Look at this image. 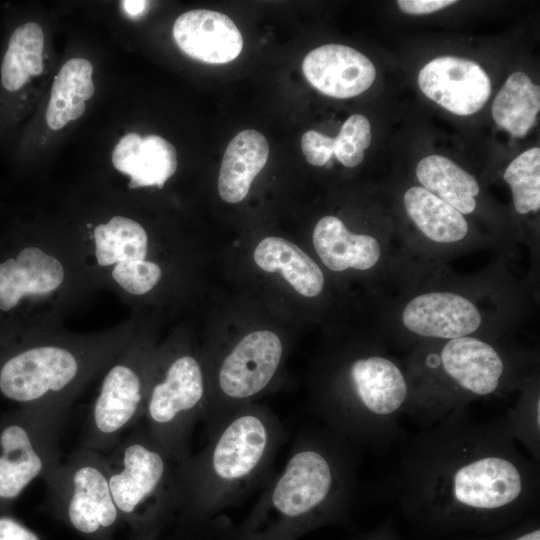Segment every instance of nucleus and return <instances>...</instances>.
Returning a JSON list of instances; mask_svg holds the SVG:
<instances>
[{
  "mask_svg": "<svg viewBox=\"0 0 540 540\" xmlns=\"http://www.w3.org/2000/svg\"><path fill=\"white\" fill-rule=\"evenodd\" d=\"M278 416L249 404L224 421L197 454L177 462V509L181 530L196 540L217 539V515L272 479L286 439Z\"/></svg>",
  "mask_w": 540,
  "mask_h": 540,
  "instance_id": "1",
  "label": "nucleus"
},
{
  "mask_svg": "<svg viewBox=\"0 0 540 540\" xmlns=\"http://www.w3.org/2000/svg\"><path fill=\"white\" fill-rule=\"evenodd\" d=\"M94 293L72 228L0 236V347L64 326Z\"/></svg>",
  "mask_w": 540,
  "mask_h": 540,
  "instance_id": "2",
  "label": "nucleus"
},
{
  "mask_svg": "<svg viewBox=\"0 0 540 540\" xmlns=\"http://www.w3.org/2000/svg\"><path fill=\"white\" fill-rule=\"evenodd\" d=\"M136 318L90 333L62 326L0 347V397L18 408L68 411L130 342Z\"/></svg>",
  "mask_w": 540,
  "mask_h": 540,
  "instance_id": "3",
  "label": "nucleus"
},
{
  "mask_svg": "<svg viewBox=\"0 0 540 540\" xmlns=\"http://www.w3.org/2000/svg\"><path fill=\"white\" fill-rule=\"evenodd\" d=\"M336 489L330 458L300 437L248 516L221 540H297L327 519Z\"/></svg>",
  "mask_w": 540,
  "mask_h": 540,
  "instance_id": "4",
  "label": "nucleus"
},
{
  "mask_svg": "<svg viewBox=\"0 0 540 540\" xmlns=\"http://www.w3.org/2000/svg\"><path fill=\"white\" fill-rule=\"evenodd\" d=\"M105 457L110 491L120 516L138 527L142 540H154L176 513L177 462L151 438L141 421Z\"/></svg>",
  "mask_w": 540,
  "mask_h": 540,
  "instance_id": "5",
  "label": "nucleus"
},
{
  "mask_svg": "<svg viewBox=\"0 0 540 540\" xmlns=\"http://www.w3.org/2000/svg\"><path fill=\"white\" fill-rule=\"evenodd\" d=\"M208 395L197 356L183 347L158 349L141 422L175 462L191 455V436L203 419Z\"/></svg>",
  "mask_w": 540,
  "mask_h": 540,
  "instance_id": "6",
  "label": "nucleus"
},
{
  "mask_svg": "<svg viewBox=\"0 0 540 540\" xmlns=\"http://www.w3.org/2000/svg\"><path fill=\"white\" fill-rule=\"evenodd\" d=\"M139 330L100 375L81 446L103 454L143 418L158 349Z\"/></svg>",
  "mask_w": 540,
  "mask_h": 540,
  "instance_id": "7",
  "label": "nucleus"
},
{
  "mask_svg": "<svg viewBox=\"0 0 540 540\" xmlns=\"http://www.w3.org/2000/svg\"><path fill=\"white\" fill-rule=\"evenodd\" d=\"M68 411L18 408L0 421V506L60 461L59 436Z\"/></svg>",
  "mask_w": 540,
  "mask_h": 540,
  "instance_id": "8",
  "label": "nucleus"
},
{
  "mask_svg": "<svg viewBox=\"0 0 540 540\" xmlns=\"http://www.w3.org/2000/svg\"><path fill=\"white\" fill-rule=\"evenodd\" d=\"M51 502L79 533L96 536L119 520L109 483L105 454L79 446L44 477Z\"/></svg>",
  "mask_w": 540,
  "mask_h": 540,
  "instance_id": "9",
  "label": "nucleus"
},
{
  "mask_svg": "<svg viewBox=\"0 0 540 540\" xmlns=\"http://www.w3.org/2000/svg\"><path fill=\"white\" fill-rule=\"evenodd\" d=\"M283 350L278 335L258 330L244 336L226 354L201 421L206 438L269 386L280 367Z\"/></svg>",
  "mask_w": 540,
  "mask_h": 540,
  "instance_id": "10",
  "label": "nucleus"
},
{
  "mask_svg": "<svg viewBox=\"0 0 540 540\" xmlns=\"http://www.w3.org/2000/svg\"><path fill=\"white\" fill-rule=\"evenodd\" d=\"M418 85L427 98L459 116L481 110L491 94L486 71L473 60L456 56L428 62L418 74Z\"/></svg>",
  "mask_w": 540,
  "mask_h": 540,
  "instance_id": "11",
  "label": "nucleus"
},
{
  "mask_svg": "<svg viewBox=\"0 0 540 540\" xmlns=\"http://www.w3.org/2000/svg\"><path fill=\"white\" fill-rule=\"evenodd\" d=\"M302 71L315 89L338 99L360 95L376 78L370 59L341 44H326L310 51L302 62Z\"/></svg>",
  "mask_w": 540,
  "mask_h": 540,
  "instance_id": "12",
  "label": "nucleus"
},
{
  "mask_svg": "<svg viewBox=\"0 0 540 540\" xmlns=\"http://www.w3.org/2000/svg\"><path fill=\"white\" fill-rule=\"evenodd\" d=\"M172 32L185 54L209 64L231 62L243 48L238 27L227 15L217 11H187L176 19Z\"/></svg>",
  "mask_w": 540,
  "mask_h": 540,
  "instance_id": "13",
  "label": "nucleus"
},
{
  "mask_svg": "<svg viewBox=\"0 0 540 540\" xmlns=\"http://www.w3.org/2000/svg\"><path fill=\"white\" fill-rule=\"evenodd\" d=\"M402 321L417 335L451 340L475 332L481 325V314L470 300L459 294L430 292L408 302Z\"/></svg>",
  "mask_w": 540,
  "mask_h": 540,
  "instance_id": "14",
  "label": "nucleus"
},
{
  "mask_svg": "<svg viewBox=\"0 0 540 540\" xmlns=\"http://www.w3.org/2000/svg\"><path fill=\"white\" fill-rule=\"evenodd\" d=\"M515 465L500 457H485L459 468L453 479L454 498L462 505L493 510L513 502L521 492Z\"/></svg>",
  "mask_w": 540,
  "mask_h": 540,
  "instance_id": "15",
  "label": "nucleus"
},
{
  "mask_svg": "<svg viewBox=\"0 0 540 540\" xmlns=\"http://www.w3.org/2000/svg\"><path fill=\"white\" fill-rule=\"evenodd\" d=\"M112 164L129 177L128 189H162L176 172L177 154L174 146L161 136L128 133L115 146Z\"/></svg>",
  "mask_w": 540,
  "mask_h": 540,
  "instance_id": "16",
  "label": "nucleus"
},
{
  "mask_svg": "<svg viewBox=\"0 0 540 540\" xmlns=\"http://www.w3.org/2000/svg\"><path fill=\"white\" fill-rule=\"evenodd\" d=\"M441 359L445 371L464 389L477 395L495 391L503 373V362L496 350L469 336L448 341Z\"/></svg>",
  "mask_w": 540,
  "mask_h": 540,
  "instance_id": "17",
  "label": "nucleus"
},
{
  "mask_svg": "<svg viewBox=\"0 0 540 540\" xmlns=\"http://www.w3.org/2000/svg\"><path fill=\"white\" fill-rule=\"evenodd\" d=\"M312 240L324 265L333 271L367 270L381 255V246L374 237L350 232L335 216H325L317 222Z\"/></svg>",
  "mask_w": 540,
  "mask_h": 540,
  "instance_id": "18",
  "label": "nucleus"
},
{
  "mask_svg": "<svg viewBox=\"0 0 540 540\" xmlns=\"http://www.w3.org/2000/svg\"><path fill=\"white\" fill-rule=\"evenodd\" d=\"M349 373L358 401L373 414L393 413L406 398V381L399 368L386 358L357 359Z\"/></svg>",
  "mask_w": 540,
  "mask_h": 540,
  "instance_id": "19",
  "label": "nucleus"
},
{
  "mask_svg": "<svg viewBox=\"0 0 540 540\" xmlns=\"http://www.w3.org/2000/svg\"><path fill=\"white\" fill-rule=\"evenodd\" d=\"M269 157L265 136L253 129L239 132L228 144L221 162L218 191L228 203L242 201Z\"/></svg>",
  "mask_w": 540,
  "mask_h": 540,
  "instance_id": "20",
  "label": "nucleus"
},
{
  "mask_svg": "<svg viewBox=\"0 0 540 540\" xmlns=\"http://www.w3.org/2000/svg\"><path fill=\"white\" fill-rule=\"evenodd\" d=\"M255 263L264 271L280 272L305 297L318 296L324 286L319 266L297 245L280 237H266L254 251Z\"/></svg>",
  "mask_w": 540,
  "mask_h": 540,
  "instance_id": "21",
  "label": "nucleus"
},
{
  "mask_svg": "<svg viewBox=\"0 0 540 540\" xmlns=\"http://www.w3.org/2000/svg\"><path fill=\"white\" fill-rule=\"evenodd\" d=\"M92 73V64L83 58H72L60 68L46 111V122L51 129H61L84 113L85 101L94 94Z\"/></svg>",
  "mask_w": 540,
  "mask_h": 540,
  "instance_id": "22",
  "label": "nucleus"
},
{
  "mask_svg": "<svg viewBox=\"0 0 540 540\" xmlns=\"http://www.w3.org/2000/svg\"><path fill=\"white\" fill-rule=\"evenodd\" d=\"M416 176L423 188L461 214H470L475 210V197L480 191L477 180L447 157H424L417 164Z\"/></svg>",
  "mask_w": 540,
  "mask_h": 540,
  "instance_id": "23",
  "label": "nucleus"
},
{
  "mask_svg": "<svg viewBox=\"0 0 540 540\" xmlns=\"http://www.w3.org/2000/svg\"><path fill=\"white\" fill-rule=\"evenodd\" d=\"M404 206L414 224L432 241L458 242L468 233L463 214L422 186L405 192Z\"/></svg>",
  "mask_w": 540,
  "mask_h": 540,
  "instance_id": "24",
  "label": "nucleus"
},
{
  "mask_svg": "<svg viewBox=\"0 0 540 540\" xmlns=\"http://www.w3.org/2000/svg\"><path fill=\"white\" fill-rule=\"evenodd\" d=\"M540 110V87L523 72L512 73L492 104L495 123L514 137H524Z\"/></svg>",
  "mask_w": 540,
  "mask_h": 540,
  "instance_id": "25",
  "label": "nucleus"
},
{
  "mask_svg": "<svg viewBox=\"0 0 540 540\" xmlns=\"http://www.w3.org/2000/svg\"><path fill=\"white\" fill-rule=\"evenodd\" d=\"M44 34L36 22L25 23L12 33L1 67V81L8 91L22 88L43 72Z\"/></svg>",
  "mask_w": 540,
  "mask_h": 540,
  "instance_id": "26",
  "label": "nucleus"
},
{
  "mask_svg": "<svg viewBox=\"0 0 540 540\" xmlns=\"http://www.w3.org/2000/svg\"><path fill=\"white\" fill-rule=\"evenodd\" d=\"M504 180L512 192L513 204L519 214L540 209V149L530 148L518 155L506 168Z\"/></svg>",
  "mask_w": 540,
  "mask_h": 540,
  "instance_id": "27",
  "label": "nucleus"
},
{
  "mask_svg": "<svg viewBox=\"0 0 540 540\" xmlns=\"http://www.w3.org/2000/svg\"><path fill=\"white\" fill-rule=\"evenodd\" d=\"M371 125L361 115L350 116L334 138V155L346 167H355L364 159V151L371 143Z\"/></svg>",
  "mask_w": 540,
  "mask_h": 540,
  "instance_id": "28",
  "label": "nucleus"
},
{
  "mask_svg": "<svg viewBox=\"0 0 540 540\" xmlns=\"http://www.w3.org/2000/svg\"><path fill=\"white\" fill-rule=\"evenodd\" d=\"M301 148L311 165L323 166L334 154V138L309 130L302 136Z\"/></svg>",
  "mask_w": 540,
  "mask_h": 540,
  "instance_id": "29",
  "label": "nucleus"
},
{
  "mask_svg": "<svg viewBox=\"0 0 540 540\" xmlns=\"http://www.w3.org/2000/svg\"><path fill=\"white\" fill-rule=\"evenodd\" d=\"M457 3L455 0H399L397 1L400 10L406 14L424 15L434 13L438 10Z\"/></svg>",
  "mask_w": 540,
  "mask_h": 540,
  "instance_id": "30",
  "label": "nucleus"
},
{
  "mask_svg": "<svg viewBox=\"0 0 540 540\" xmlns=\"http://www.w3.org/2000/svg\"><path fill=\"white\" fill-rule=\"evenodd\" d=\"M0 540H39V537L14 518L1 516Z\"/></svg>",
  "mask_w": 540,
  "mask_h": 540,
  "instance_id": "31",
  "label": "nucleus"
},
{
  "mask_svg": "<svg viewBox=\"0 0 540 540\" xmlns=\"http://www.w3.org/2000/svg\"><path fill=\"white\" fill-rule=\"evenodd\" d=\"M147 3V1L143 0H125L122 1V6L129 16L138 17L144 12Z\"/></svg>",
  "mask_w": 540,
  "mask_h": 540,
  "instance_id": "32",
  "label": "nucleus"
},
{
  "mask_svg": "<svg viewBox=\"0 0 540 540\" xmlns=\"http://www.w3.org/2000/svg\"><path fill=\"white\" fill-rule=\"evenodd\" d=\"M514 540H540V530L534 529L530 532L518 536Z\"/></svg>",
  "mask_w": 540,
  "mask_h": 540,
  "instance_id": "33",
  "label": "nucleus"
}]
</instances>
